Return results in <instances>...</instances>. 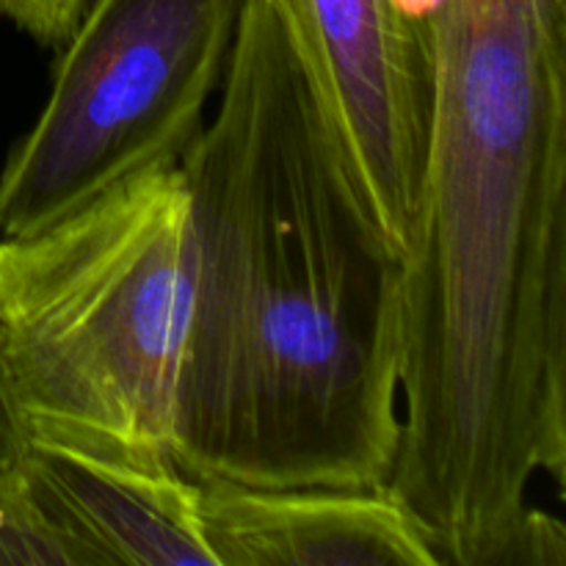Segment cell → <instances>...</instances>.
<instances>
[{"instance_id":"cell-1","label":"cell","mask_w":566,"mask_h":566,"mask_svg":"<svg viewBox=\"0 0 566 566\" xmlns=\"http://www.w3.org/2000/svg\"><path fill=\"white\" fill-rule=\"evenodd\" d=\"M180 169L193 296L171 457L199 484L379 490L401 440L403 254L269 0Z\"/></svg>"},{"instance_id":"cell-2","label":"cell","mask_w":566,"mask_h":566,"mask_svg":"<svg viewBox=\"0 0 566 566\" xmlns=\"http://www.w3.org/2000/svg\"><path fill=\"white\" fill-rule=\"evenodd\" d=\"M431 125L403 252L385 490L440 566H484L566 475V0H418Z\"/></svg>"},{"instance_id":"cell-3","label":"cell","mask_w":566,"mask_h":566,"mask_svg":"<svg viewBox=\"0 0 566 566\" xmlns=\"http://www.w3.org/2000/svg\"><path fill=\"white\" fill-rule=\"evenodd\" d=\"M191 296L180 160L138 171L39 230L0 235V359L31 440L175 464Z\"/></svg>"},{"instance_id":"cell-4","label":"cell","mask_w":566,"mask_h":566,"mask_svg":"<svg viewBox=\"0 0 566 566\" xmlns=\"http://www.w3.org/2000/svg\"><path fill=\"white\" fill-rule=\"evenodd\" d=\"M243 0H86L53 88L0 171V235L180 160L224 77Z\"/></svg>"},{"instance_id":"cell-5","label":"cell","mask_w":566,"mask_h":566,"mask_svg":"<svg viewBox=\"0 0 566 566\" xmlns=\"http://www.w3.org/2000/svg\"><path fill=\"white\" fill-rule=\"evenodd\" d=\"M385 235L407 252L431 125L418 0H269Z\"/></svg>"},{"instance_id":"cell-6","label":"cell","mask_w":566,"mask_h":566,"mask_svg":"<svg viewBox=\"0 0 566 566\" xmlns=\"http://www.w3.org/2000/svg\"><path fill=\"white\" fill-rule=\"evenodd\" d=\"M199 523L216 566H440L385 486L199 484Z\"/></svg>"},{"instance_id":"cell-7","label":"cell","mask_w":566,"mask_h":566,"mask_svg":"<svg viewBox=\"0 0 566 566\" xmlns=\"http://www.w3.org/2000/svg\"><path fill=\"white\" fill-rule=\"evenodd\" d=\"M25 484L94 566H216L199 523V484L177 464L31 440Z\"/></svg>"},{"instance_id":"cell-8","label":"cell","mask_w":566,"mask_h":566,"mask_svg":"<svg viewBox=\"0 0 566 566\" xmlns=\"http://www.w3.org/2000/svg\"><path fill=\"white\" fill-rule=\"evenodd\" d=\"M0 566H94V562L22 484L20 490L0 492Z\"/></svg>"},{"instance_id":"cell-9","label":"cell","mask_w":566,"mask_h":566,"mask_svg":"<svg viewBox=\"0 0 566 566\" xmlns=\"http://www.w3.org/2000/svg\"><path fill=\"white\" fill-rule=\"evenodd\" d=\"M566 531L562 520L525 506L503 534L486 566H564Z\"/></svg>"},{"instance_id":"cell-10","label":"cell","mask_w":566,"mask_h":566,"mask_svg":"<svg viewBox=\"0 0 566 566\" xmlns=\"http://www.w3.org/2000/svg\"><path fill=\"white\" fill-rule=\"evenodd\" d=\"M86 0H0V14L42 44H64Z\"/></svg>"},{"instance_id":"cell-11","label":"cell","mask_w":566,"mask_h":566,"mask_svg":"<svg viewBox=\"0 0 566 566\" xmlns=\"http://www.w3.org/2000/svg\"><path fill=\"white\" fill-rule=\"evenodd\" d=\"M28 457H31V434L0 359V492L20 490L25 484Z\"/></svg>"}]
</instances>
